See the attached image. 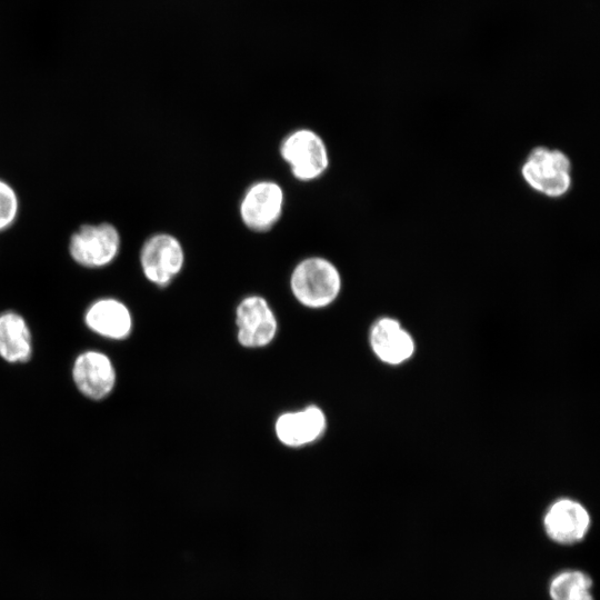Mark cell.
I'll return each instance as SVG.
<instances>
[{"label": "cell", "instance_id": "obj_13", "mask_svg": "<svg viewBox=\"0 0 600 600\" xmlns=\"http://www.w3.org/2000/svg\"><path fill=\"white\" fill-rule=\"evenodd\" d=\"M32 352V333L24 317L13 310L1 312L0 358L11 364L24 363Z\"/></svg>", "mask_w": 600, "mask_h": 600}, {"label": "cell", "instance_id": "obj_8", "mask_svg": "<svg viewBox=\"0 0 600 600\" xmlns=\"http://www.w3.org/2000/svg\"><path fill=\"white\" fill-rule=\"evenodd\" d=\"M72 381L86 398L100 401L109 397L117 383V371L111 358L100 350H84L73 360Z\"/></svg>", "mask_w": 600, "mask_h": 600}, {"label": "cell", "instance_id": "obj_11", "mask_svg": "<svg viewBox=\"0 0 600 600\" xmlns=\"http://www.w3.org/2000/svg\"><path fill=\"white\" fill-rule=\"evenodd\" d=\"M590 521V516L581 503L560 499L548 509L543 524L550 539L561 544H572L583 539Z\"/></svg>", "mask_w": 600, "mask_h": 600}, {"label": "cell", "instance_id": "obj_5", "mask_svg": "<svg viewBox=\"0 0 600 600\" xmlns=\"http://www.w3.org/2000/svg\"><path fill=\"white\" fill-rule=\"evenodd\" d=\"M237 341L244 349L270 346L279 331L277 314L269 301L260 294L242 298L236 307Z\"/></svg>", "mask_w": 600, "mask_h": 600}, {"label": "cell", "instance_id": "obj_12", "mask_svg": "<svg viewBox=\"0 0 600 600\" xmlns=\"http://www.w3.org/2000/svg\"><path fill=\"white\" fill-rule=\"evenodd\" d=\"M369 343L376 357L391 366L407 361L414 352L411 334L398 320L389 317L380 318L372 324Z\"/></svg>", "mask_w": 600, "mask_h": 600}, {"label": "cell", "instance_id": "obj_14", "mask_svg": "<svg viewBox=\"0 0 600 600\" xmlns=\"http://www.w3.org/2000/svg\"><path fill=\"white\" fill-rule=\"evenodd\" d=\"M592 581L581 571L567 570L557 574L549 588L551 600H593Z\"/></svg>", "mask_w": 600, "mask_h": 600}, {"label": "cell", "instance_id": "obj_9", "mask_svg": "<svg viewBox=\"0 0 600 600\" xmlns=\"http://www.w3.org/2000/svg\"><path fill=\"white\" fill-rule=\"evenodd\" d=\"M327 424L323 409L317 404H308L279 414L274 421V434L282 446L299 449L321 439Z\"/></svg>", "mask_w": 600, "mask_h": 600}, {"label": "cell", "instance_id": "obj_1", "mask_svg": "<svg viewBox=\"0 0 600 600\" xmlns=\"http://www.w3.org/2000/svg\"><path fill=\"white\" fill-rule=\"evenodd\" d=\"M289 288L294 300L302 307L324 309L338 299L342 277L331 260L322 256H309L292 268Z\"/></svg>", "mask_w": 600, "mask_h": 600}, {"label": "cell", "instance_id": "obj_7", "mask_svg": "<svg viewBox=\"0 0 600 600\" xmlns=\"http://www.w3.org/2000/svg\"><path fill=\"white\" fill-rule=\"evenodd\" d=\"M522 174L537 191L550 197L563 194L570 187L569 159L558 150L534 149L527 158Z\"/></svg>", "mask_w": 600, "mask_h": 600}, {"label": "cell", "instance_id": "obj_15", "mask_svg": "<svg viewBox=\"0 0 600 600\" xmlns=\"http://www.w3.org/2000/svg\"><path fill=\"white\" fill-rule=\"evenodd\" d=\"M19 197L14 188L0 179V232L9 229L19 214Z\"/></svg>", "mask_w": 600, "mask_h": 600}, {"label": "cell", "instance_id": "obj_2", "mask_svg": "<svg viewBox=\"0 0 600 600\" xmlns=\"http://www.w3.org/2000/svg\"><path fill=\"white\" fill-rule=\"evenodd\" d=\"M279 153L292 177L301 182L321 178L329 167V151L323 138L309 128L290 131L280 142Z\"/></svg>", "mask_w": 600, "mask_h": 600}, {"label": "cell", "instance_id": "obj_6", "mask_svg": "<svg viewBox=\"0 0 600 600\" xmlns=\"http://www.w3.org/2000/svg\"><path fill=\"white\" fill-rule=\"evenodd\" d=\"M284 191L273 180H259L250 184L239 202V217L253 232L271 230L281 219Z\"/></svg>", "mask_w": 600, "mask_h": 600}, {"label": "cell", "instance_id": "obj_3", "mask_svg": "<svg viewBox=\"0 0 600 600\" xmlns=\"http://www.w3.org/2000/svg\"><path fill=\"white\" fill-rule=\"evenodd\" d=\"M121 236L110 222L84 223L69 239L72 260L88 269H101L111 264L120 253Z\"/></svg>", "mask_w": 600, "mask_h": 600}, {"label": "cell", "instance_id": "obj_10", "mask_svg": "<svg viewBox=\"0 0 600 600\" xmlns=\"http://www.w3.org/2000/svg\"><path fill=\"white\" fill-rule=\"evenodd\" d=\"M86 327L107 340L122 341L130 337L133 318L129 307L113 297L98 298L84 311Z\"/></svg>", "mask_w": 600, "mask_h": 600}, {"label": "cell", "instance_id": "obj_4", "mask_svg": "<svg viewBox=\"0 0 600 600\" xmlns=\"http://www.w3.org/2000/svg\"><path fill=\"white\" fill-rule=\"evenodd\" d=\"M139 262L142 274L150 283L166 288L183 270L186 251L176 236L157 232L142 243Z\"/></svg>", "mask_w": 600, "mask_h": 600}]
</instances>
